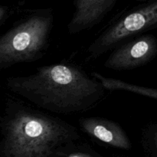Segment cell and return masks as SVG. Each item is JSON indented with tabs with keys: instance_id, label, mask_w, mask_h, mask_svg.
<instances>
[{
	"instance_id": "1",
	"label": "cell",
	"mask_w": 157,
	"mask_h": 157,
	"mask_svg": "<svg viewBox=\"0 0 157 157\" xmlns=\"http://www.w3.org/2000/svg\"><path fill=\"white\" fill-rule=\"evenodd\" d=\"M12 92L38 107L58 113L84 111L104 95V87L78 67L66 64L43 66L28 76L8 78Z\"/></svg>"
},
{
	"instance_id": "2",
	"label": "cell",
	"mask_w": 157,
	"mask_h": 157,
	"mask_svg": "<svg viewBox=\"0 0 157 157\" xmlns=\"http://www.w3.org/2000/svg\"><path fill=\"white\" fill-rule=\"evenodd\" d=\"M78 137L73 127L52 117L22 109L2 122L1 157H49Z\"/></svg>"
},
{
	"instance_id": "3",
	"label": "cell",
	"mask_w": 157,
	"mask_h": 157,
	"mask_svg": "<svg viewBox=\"0 0 157 157\" xmlns=\"http://www.w3.org/2000/svg\"><path fill=\"white\" fill-rule=\"evenodd\" d=\"M53 18L49 14L29 17L0 37V67L31 62L48 46Z\"/></svg>"
},
{
	"instance_id": "4",
	"label": "cell",
	"mask_w": 157,
	"mask_h": 157,
	"mask_svg": "<svg viewBox=\"0 0 157 157\" xmlns=\"http://www.w3.org/2000/svg\"><path fill=\"white\" fill-rule=\"evenodd\" d=\"M157 28V2L133 11L110 26L90 44V58H98L132 35Z\"/></svg>"
},
{
	"instance_id": "5",
	"label": "cell",
	"mask_w": 157,
	"mask_h": 157,
	"mask_svg": "<svg viewBox=\"0 0 157 157\" xmlns=\"http://www.w3.org/2000/svg\"><path fill=\"white\" fill-rule=\"evenodd\" d=\"M156 55V38L151 35H143L114 51L105 66L113 70H130L147 64Z\"/></svg>"
},
{
	"instance_id": "6",
	"label": "cell",
	"mask_w": 157,
	"mask_h": 157,
	"mask_svg": "<svg viewBox=\"0 0 157 157\" xmlns=\"http://www.w3.org/2000/svg\"><path fill=\"white\" fill-rule=\"evenodd\" d=\"M117 0H74L75 12L68 24L71 34L87 30L99 23Z\"/></svg>"
},
{
	"instance_id": "7",
	"label": "cell",
	"mask_w": 157,
	"mask_h": 157,
	"mask_svg": "<svg viewBox=\"0 0 157 157\" xmlns=\"http://www.w3.org/2000/svg\"><path fill=\"white\" fill-rule=\"evenodd\" d=\"M80 125L85 133L101 142L121 150H130L131 143L127 133L116 123L97 117L82 118Z\"/></svg>"
},
{
	"instance_id": "8",
	"label": "cell",
	"mask_w": 157,
	"mask_h": 157,
	"mask_svg": "<svg viewBox=\"0 0 157 157\" xmlns=\"http://www.w3.org/2000/svg\"><path fill=\"white\" fill-rule=\"evenodd\" d=\"M92 76L94 79L99 81L104 89L110 90H124V91L132 92L143 96L148 97L157 100V89L150 88V87H143V86L132 84L118 79L111 78H107L101 74L93 72Z\"/></svg>"
},
{
	"instance_id": "9",
	"label": "cell",
	"mask_w": 157,
	"mask_h": 157,
	"mask_svg": "<svg viewBox=\"0 0 157 157\" xmlns=\"http://www.w3.org/2000/svg\"><path fill=\"white\" fill-rule=\"evenodd\" d=\"M147 137L150 148L157 156V124L152 126L149 129Z\"/></svg>"
},
{
	"instance_id": "10",
	"label": "cell",
	"mask_w": 157,
	"mask_h": 157,
	"mask_svg": "<svg viewBox=\"0 0 157 157\" xmlns=\"http://www.w3.org/2000/svg\"><path fill=\"white\" fill-rule=\"evenodd\" d=\"M8 12V9L5 6H0V22L3 20Z\"/></svg>"
},
{
	"instance_id": "11",
	"label": "cell",
	"mask_w": 157,
	"mask_h": 157,
	"mask_svg": "<svg viewBox=\"0 0 157 157\" xmlns=\"http://www.w3.org/2000/svg\"><path fill=\"white\" fill-rule=\"evenodd\" d=\"M67 157H92L89 154H86V153H75V154L70 155Z\"/></svg>"
}]
</instances>
